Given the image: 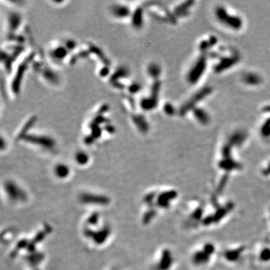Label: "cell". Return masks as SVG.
<instances>
[{
    "label": "cell",
    "instance_id": "2",
    "mask_svg": "<svg viewBox=\"0 0 270 270\" xmlns=\"http://www.w3.org/2000/svg\"><path fill=\"white\" fill-rule=\"evenodd\" d=\"M81 200L83 203H100L101 205H103V203H108L107 197H104L101 195H92V194H83L81 197Z\"/></svg>",
    "mask_w": 270,
    "mask_h": 270
},
{
    "label": "cell",
    "instance_id": "1",
    "mask_svg": "<svg viewBox=\"0 0 270 270\" xmlns=\"http://www.w3.org/2000/svg\"><path fill=\"white\" fill-rule=\"evenodd\" d=\"M6 190L8 195L9 197H11V199L13 200H24L25 196H24L23 193V192H20V193H18V192H17L20 191L21 189H20V188H18L17 185H15L14 183H10L8 184V185H7Z\"/></svg>",
    "mask_w": 270,
    "mask_h": 270
}]
</instances>
